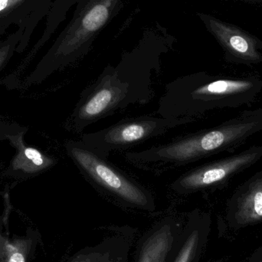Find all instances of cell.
<instances>
[{"instance_id": "6da1fadb", "label": "cell", "mask_w": 262, "mask_h": 262, "mask_svg": "<svg viewBox=\"0 0 262 262\" xmlns=\"http://www.w3.org/2000/svg\"><path fill=\"white\" fill-rule=\"evenodd\" d=\"M175 37L157 25L143 34L137 46L124 52L116 66L108 64L80 95L68 124L82 134L88 127L129 106L146 104L155 95L154 74L161 71V58L173 49Z\"/></svg>"}, {"instance_id": "7a4b0ae2", "label": "cell", "mask_w": 262, "mask_h": 262, "mask_svg": "<svg viewBox=\"0 0 262 262\" xmlns=\"http://www.w3.org/2000/svg\"><path fill=\"white\" fill-rule=\"evenodd\" d=\"M262 131V107L245 111L219 125L186 134L164 144L127 152L126 160L143 170L163 172L223 152H232Z\"/></svg>"}, {"instance_id": "3957f363", "label": "cell", "mask_w": 262, "mask_h": 262, "mask_svg": "<svg viewBox=\"0 0 262 262\" xmlns=\"http://www.w3.org/2000/svg\"><path fill=\"white\" fill-rule=\"evenodd\" d=\"M261 89L262 81L255 76L223 78L206 72L190 74L166 84L157 114L164 118L196 119L215 109L252 104Z\"/></svg>"}, {"instance_id": "277c9868", "label": "cell", "mask_w": 262, "mask_h": 262, "mask_svg": "<svg viewBox=\"0 0 262 262\" xmlns=\"http://www.w3.org/2000/svg\"><path fill=\"white\" fill-rule=\"evenodd\" d=\"M66 149L81 175L97 190L124 206L154 210L150 191L107 159L97 155L81 141H69Z\"/></svg>"}, {"instance_id": "5b68a950", "label": "cell", "mask_w": 262, "mask_h": 262, "mask_svg": "<svg viewBox=\"0 0 262 262\" xmlns=\"http://www.w3.org/2000/svg\"><path fill=\"white\" fill-rule=\"evenodd\" d=\"M124 0H81L54 52L55 67H64L87 55L104 28L119 13Z\"/></svg>"}, {"instance_id": "8992f818", "label": "cell", "mask_w": 262, "mask_h": 262, "mask_svg": "<svg viewBox=\"0 0 262 262\" xmlns=\"http://www.w3.org/2000/svg\"><path fill=\"white\" fill-rule=\"evenodd\" d=\"M195 118H164L140 116L126 118L110 127L81 135V141L97 155L108 158L114 151L124 150L149 139L160 137L172 129L195 121Z\"/></svg>"}, {"instance_id": "52a82bcc", "label": "cell", "mask_w": 262, "mask_h": 262, "mask_svg": "<svg viewBox=\"0 0 262 262\" xmlns=\"http://www.w3.org/2000/svg\"><path fill=\"white\" fill-rule=\"evenodd\" d=\"M262 145L253 146L235 155L200 165L176 179L171 188L179 194H190L220 189L235 176L258 163Z\"/></svg>"}, {"instance_id": "ba28073f", "label": "cell", "mask_w": 262, "mask_h": 262, "mask_svg": "<svg viewBox=\"0 0 262 262\" xmlns=\"http://www.w3.org/2000/svg\"><path fill=\"white\" fill-rule=\"evenodd\" d=\"M196 15L223 48L226 61L246 66L262 62V41L258 37L209 14Z\"/></svg>"}, {"instance_id": "9c48e42d", "label": "cell", "mask_w": 262, "mask_h": 262, "mask_svg": "<svg viewBox=\"0 0 262 262\" xmlns=\"http://www.w3.org/2000/svg\"><path fill=\"white\" fill-rule=\"evenodd\" d=\"M226 220L234 230L262 223V170L235 189L227 203Z\"/></svg>"}, {"instance_id": "30bf717a", "label": "cell", "mask_w": 262, "mask_h": 262, "mask_svg": "<svg viewBox=\"0 0 262 262\" xmlns=\"http://www.w3.org/2000/svg\"><path fill=\"white\" fill-rule=\"evenodd\" d=\"M210 224V216L208 214L198 211L191 214L187 226L180 235L179 249L175 251L172 262H199L207 242Z\"/></svg>"}, {"instance_id": "8fae6325", "label": "cell", "mask_w": 262, "mask_h": 262, "mask_svg": "<svg viewBox=\"0 0 262 262\" xmlns=\"http://www.w3.org/2000/svg\"><path fill=\"white\" fill-rule=\"evenodd\" d=\"M177 228L178 225L169 220L157 226L143 243L137 262H169L172 259L180 239L177 241Z\"/></svg>"}, {"instance_id": "7c38bea8", "label": "cell", "mask_w": 262, "mask_h": 262, "mask_svg": "<svg viewBox=\"0 0 262 262\" xmlns=\"http://www.w3.org/2000/svg\"><path fill=\"white\" fill-rule=\"evenodd\" d=\"M25 156L26 158L33 163V164L36 166H51L52 164V160L47 159L46 157H43L42 154L33 148H26L24 151Z\"/></svg>"}, {"instance_id": "4fadbf2b", "label": "cell", "mask_w": 262, "mask_h": 262, "mask_svg": "<svg viewBox=\"0 0 262 262\" xmlns=\"http://www.w3.org/2000/svg\"><path fill=\"white\" fill-rule=\"evenodd\" d=\"M241 262H262V246L255 249L251 255Z\"/></svg>"}, {"instance_id": "5bb4252c", "label": "cell", "mask_w": 262, "mask_h": 262, "mask_svg": "<svg viewBox=\"0 0 262 262\" xmlns=\"http://www.w3.org/2000/svg\"><path fill=\"white\" fill-rule=\"evenodd\" d=\"M9 262H25L24 256L19 252H17L11 256Z\"/></svg>"}, {"instance_id": "9a60e30c", "label": "cell", "mask_w": 262, "mask_h": 262, "mask_svg": "<svg viewBox=\"0 0 262 262\" xmlns=\"http://www.w3.org/2000/svg\"><path fill=\"white\" fill-rule=\"evenodd\" d=\"M7 48H3L2 51H0V64L3 63V60L5 59V57L7 55Z\"/></svg>"}, {"instance_id": "2e32d148", "label": "cell", "mask_w": 262, "mask_h": 262, "mask_svg": "<svg viewBox=\"0 0 262 262\" xmlns=\"http://www.w3.org/2000/svg\"><path fill=\"white\" fill-rule=\"evenodd\" d=\"M235 1L250 3V4H257V3H262V0H235Z\"/></svg>"}]
</instances>
